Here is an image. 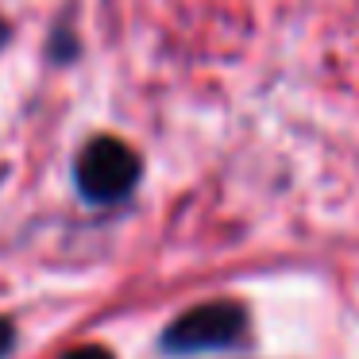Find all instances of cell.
Segmentation results:
<instances>
[{"label": "cell", "instance_id": "cell-1", "mask_svg": "<svg viewBox=\"0 0 359 359\" xmlns=\"http://www.w3.org/2000/svg\"><path fill=\"white\" fill-rule=\"evenodd\" d=\"M248 332V309L240 302H205L186 309L163 332V348L170 355H194V351L232 348Z\"/></svg>", "mask_w": 359, "mask_h": 359}, {"label": "cell", "instance_id": "cell-2", "mask_svg": "<svg viewBox=\"0 0 359 359\" xmlns=\"http://www.w3.org/2000/svg\"><path fill=\"white\" fill-rule=\"evenodd\" d=\"M74 178L78 189L89 201H120L135 189L140 182V155L128 147L124 140H112V135H97L81 147L78 166H74Z\"/></svg>", "mask_w": 359, "mask_h": 359}, {"label": "cell", "instance_id": "cell-3", "mask_svg": "<svg viewBox=\"0 0 359 359\" xmlns=\"http://www.w3.org/2000/svg\"><path fill=\"white\" fill-rule=\"evenodd\" d=\"M66 359H112V351L97 348V344H86V348H74Z\"/></svg>", "mask_w": 359, "mask_h": 359}, {"label": "cell", "instance_id": "cell-4", "mask_svg": "<svg viewBox=\"0 0 359 359\" xmlns=\"http://www.w3.org/2000/svg\"><path fill=\"white\" fill-rule=\"evenodd\" d=\"M12 340H16V328H12L8 320L0 317V359H8V351H12Z\"/></svg>", "mask_w": 359, "mask_h": 359}, {"label": "cell", "instance_id": "cell-5", "mask_svg": "<svg viewBox=\"0 0 359 359\" xmlns=\"http://www.w3.org/2000/svg\"><path fill=\"white\" fill-rule=\"evenodd\" d=\"M4 43H8V24L0 20V47H4Z\"/></svg>", "mask_w": 359, "mask_h": 359}]
</instances>
